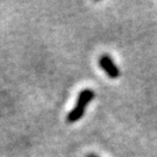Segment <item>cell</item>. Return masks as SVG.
<instances>
[{
    "instance_id": "cell-1",
    "label": "cell",
    "mask_w": 157,
    "mask_h": 157,
    "mask_svg": "<svg viewBox=\"0 0 157 157\" xmlns=\"http://www.w3.org/2000/svg\"><path fill=\"white\" fill-rule=\"evenodd\" d=\"M99 65H100L101 69L107 73V76H108L109 78H112V79L119 78V76H120V70H119V67L115 65V63L113 62V59L111 58L109 55L104 54V55L99 58Z\"/></svg>"
},
{
    "instance_id": "cell-3",
    "label": "cell",
    "mask_w": 157,
    "mask_h": 157,
    "mask_svg": "<svg viewBox=\"0 0 157 157\" xmlns=\"http://www.w3.org/2000/svg\"><path fill=\"white\" fill-rule=\"evenodd\" d=\"M84 113H85V108L80 106H76L73 109H71L69 114L67 117V121L69 124H72V122H76L78 121L79 119H82L84 117Z\"/></svg>"
},
{
    "instance_id": "cell-4",
    "label": "cell",
    "mask_w": 157,
    "mask_h": 157,
    "mask_svg": "<svg viewBox=\"0 0 157 157\" xmlns=\"http://www.w3.org/2000/svg\"><path fill=\"white\" fill-rule=\"evenodd\" d=\"M86 157H98L97 155H93V154H90V155H87Z\"/></svg>"
},
{
    "instance_id": "cell-2",
    "label": "cell",
    "mask_w": 157,
    "mask_h": 157,
    "mask_svg": "<svg viewBox=\"0 0 157 157\" xmlns=\"http://www.w3.org/2000/svg\"><path fill=\"white\" fill-rule=\"evenodd\" d=\"M94 97H95L94 91L91 90V89H85V90H83L78 94L77 105H76V106H80V107H83V108H85V107L90 104L91 101L94 99Z\"/></svg>"
}]
</instances>
